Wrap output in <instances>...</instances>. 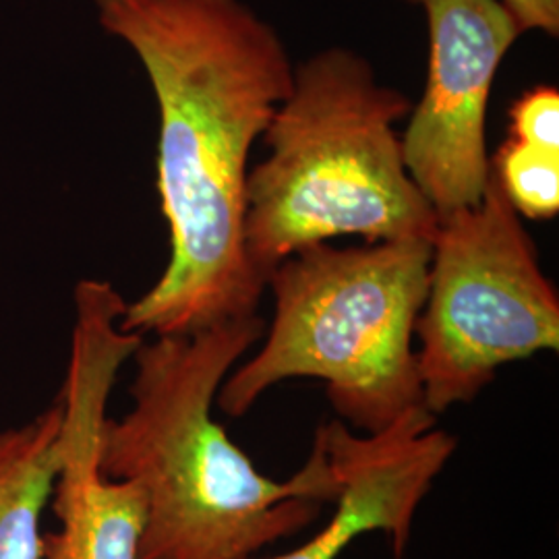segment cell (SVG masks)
Masks as SVG:
<instances>
[{
	"mask_svg": "<svg viewBox=\"0 0 559 559\" xmlns=\"http://www.w3.org/2000/svg\"><path fill=\"white\" fill-rule=\"evenodd\" d=\"M514 140L559 154V92L558 87L539 85L522 94L510 108Z\"/></svg>",
	"mask_w": 559,
	"mask_h": 559,
	"instance_id": "8fae6325",
	"label": "cell"
},
{
	"mask_svg": "<svg viewBox=\"0 0 559 559\" xmlns=\"http://www.w3.org/2000/svg\"><path fill=\"white\" fill-rule=\"evenodd\" d=\"M491 173L522 216L531 221L558 216L559 154L510 138L491 160Z\"/></svg>",
	"mask_w": 559,
	"mask_h": 559,
	"instance_id": "30bf717a",
	"label": "cell"
},
{
	"mask_svg": "<svg viewBox=\"0 0 559 559\" xmlns=\"http://www.w3.org/2000/svg\"><path fill=\"white\" fill-rule=\"evenodd\" d=\"M429 32L425 94L400 138L404 164L438 218L475 207L491 177L487 106L493 80L522 36L501 0H404Z\"/></svg>",
	"mask_w": 559,
	"mask_h": 559,
	"instance_id": "52a82bcc",
	"label": "cell"
},
{
	"mask_svg": "<svg viewBox=\"0 0 559 559\" xmlns=\"http://www.w3.org/2000/svg\"><path fill=\"white\" fill-rule=\"evenodd\" d=\"M75 323L60 390V466L52 510L57 533L44 537L41 559H140L145 501L131 480L104 475L98 445L120 367L145 336L124 332L127 300L106 280H81Z\"/></svg>",
	"mask_w": 559,
	"mask_h": 559,
	"instance_id": "8992f818",
	"label": "cell"
},
{
	"mask_svg": "<svg viewBox=\"0 0 559 559\" xmlns=\"http://www.w3.org/2000/svg\"><path fill=\"white\" fill-rule=\"evenodd\" d=\"M57 400L38 417L0 431V559H41V514L60 466Z\"/></svg>",
	"mask_w": 559,
	"mask_h": 559,
	"instance_id": "9c48e42d",
	"label": "cell"
},
{
	"mask_svg": "<svg viewBox=\"0 0 559 559\" xmlns=\"http://www.w3.org/2000/svg\"><path fill=\"white\" fill-rule=\"evenodd\" d=\"M415 340L436 417L477 399L503 365L559 350L558 290L493 173L475 207L440 218Z\"/></svg>",
	"mask_w": 559,
	"mask_h": 559,
	"instance_id": "5b68a950",
	"label": "cell"
},
{
	"mask_svg": "<svg viewBox=\"0 0 559 559\" xmlns=\"http://www.w3.org/2000/svg\"><path fill=\"white\" fill-rule=\"evenodd\" d=\"M260 316L189 336H154L131 359L133 406L106 417L98 462L145 501L140 559H247L290 539L334 501L338 479L316 436L295 477H265L214 419L228 373L263 338Z\"/></svg>",
	"mask_w": 559,
	"mask_h": 559,
	"instance_id": "7a4b0ae2",
	"label": "cell"
},
{
	"mask_svg": "<svg viewBox=\"0 0 559 559\" xmlns=\"http://www.w3.org/2000/svg\"><path fill=\"white\" fill-rule=\"evenodd\" d=\"M431 242L383 240L338 249L316 242L267 276L274 320L251 359L222 383L216 406L245 417L282 381H325L353 431H385L423 404L415 328L427 297Z\"/></svg>",
	"mask_w": 559,
	"mask_h": 559,
	"instance_id": "277c9868",
	"label": "cell"
},
{
	"mask_svg": "<svg viewBox=\"0 0 559 559\" xmlns=\"http://www.w3.org/2000/svg\"><path fill=\"white\" fill-rule=\"evenodd\" d=\"M158 104V195L170 260L127 302L124 332L189 336L258 316L267 290L245 249L255 141L288 98L295 64L276 27L245 0H94Z\"/></svg>",
	"mask_w": 559,
	"mask_h": 559,
	"instance_id": "6da1fadb",
	"label": "cell"
},
{
	"mask_svg": "<svg viewBox=\"0 0 559 559\" xmlns=\"http://www.w3.org/2000/svg\"><path fill=\"white\" fill-rule=\"evenodd\" d=\"M411 110L408 96L350 48L295 67L293 90L261 135L270 154L247 177L245 249L265 288L280 261L316 242L433 240L440 218L394 129Z\"/></svg>",
	"mask_w": 559,
	"mask_h": 559,
	"instance_id": "3957f363",
	"label": "cell"
},
{
	"mask_svg": "<svg viewBox=\"0 0 559 559\" xmlns=\"http://www.w3.org/2000/svg\"><path fill=\"white\" fill-rule=\"evenodd\" d=\"M506 9L519 21L522 34L540 32L545 36H559V0H501Z\"/></svg>",
	"mask_w": 559,
	"mask_h": 559,
	"instance_id": "7c38bea8",
	"label": "cell"
},
{
	"mask_svg": "<svg viewBox=\"0 0 559 559\" xmlns=\"http://www.w3.org/2000/svg\"><path fill=\"white\" fill-rule=\"evenodd\" d=\"M316 436L338 479L332 519L299 547L263 559H338L353 540L369 533L388 535L394 558L404 559L420 503L459 440L440 429L438 417L425 406L373 436L357 433L340 419L320 425Z\"/></svg>",
	"mask_w": 559,
	"mask_h": 559,
	"instance_id": "ba28073f",
	"label": "cell"
}]
</instances>
